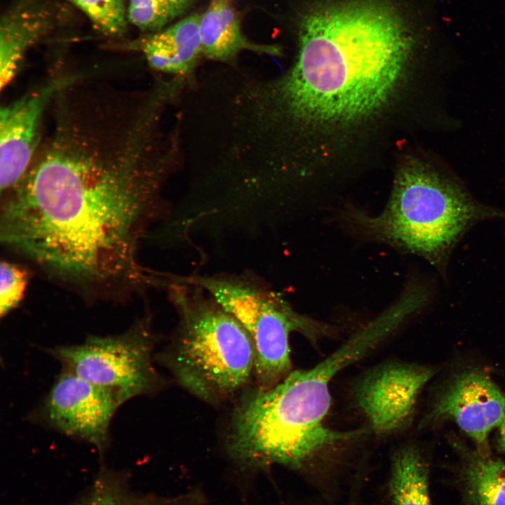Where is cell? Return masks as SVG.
Segmentation results:
<instances>
[{
	"instance_id": "obj_1",
	"label": "cell",
	"mask_w": 505,
	"mask_h": 505,
	"mask_svg": "<svg viewBox=\"0 0 505 505\" xmlns=\"http://www.w3.org/2000/svg\"><path fill=\"white\" fill-rule=\"evenodd\" d=\"M6 195V246L79 286L154 283L137 248L176 159L146 120L103 108L53 117L50 135Z\"/></svg>"
},
{
	"instance_id": "obj_2",
	"label": "cell",
	"mask_w": 505,
	"mask_h": 505,
	"mask_svg": "<svg viewBox=\"0 0 505 505\" xmlns=\"http://www.w3.org/2000/svg\"><path fill=\"white\" fill-rule=\"evenodd\" d=\"M412 38L390 8L354 1L305 15L292 67L283 77L239 88L248 130L270 142L288 126L347 123L378 111L404 72Z\"/></svg>"
},
{
	"instance_id": "obj_3",
	"label": "cell",
	"mask_w": 505,
	"mask_h": 505,
	"mask_svg": "<svg viewBox=\"0 0 505 505\" xmlns=\"http://www.w3.org/2000/svg\"><path fill=\"white\" fill-rule=\"evenodd\" d=\"M393 332L389 318L378 315L315 366L292 371L270 389H257L233 416L232 433L240 452L259 466L297 467L328 449L369 434L365 426L339 431L325 424L331 383Z\"/></svg>"
},
{
	"instance_id": "obj_4",
	"label": "cell",
	"mask_w": 505,
	"mask_h": 505,
	"mask_svg": "<svg viewBox=\"0 0 505 505\" xmlns=\"http://www.w3.org/2000/svg\"><path fill=\"white\" fill-rule=\"evenodd\" d=\"M365 236L422 257L445 274L457 243L475 223L505 218V211L475 201L455 181L422 163H408L398 172L381 213H347Z\"/></svg>"
},
{
	"instance_id": "obj_5",
	"label": "cell",
	"mask_w": 505,
	"mask_h": 505,
	"mask_svg": "<svg viewBox=\"0 0 505 505\" xmlns=\"http://www.w3.org/2000/svg\"><path fill=\"white\" fill-rule=\"evenodd\" d=\"M163 281L179 316L166 359L179 383L209 402L245 387L255 375V350L245 328L202 288L171 276Z\"/></svg>"
},
{
	"instance_id": "obj_6",
	"label": "cell",
	"mask_w": 505,
	"mask_h": 505,
	"mask_svg": "<svg viewBox=\"0 0 505 505\" xmlns=\"http://www.w3.org/2000/svg\"><path fill=\"white\" fill-rule=\"evenodd\" d=\"M207 291L245 328L255 350V376L259 389H268L292 372L291 333L311 342L332 332V327L296 311L280 294L243 275L173 276Z\"/></svg>"
},
{
	"instance_id": "obj_7",
	"label": "cell",
	"mask_w": 505,
	"mask_h": 505,
	"mask_svg": "<svg viewBox=\"0 0 505 505\" xmlns=\"http://www.w3.org/2000/svg\"><path fill=\"white\" fill-rule=\"evenodd\" d=\"M153 346L152 332L144 320L121 334L90 336L78 344L50 348L48 353L62 370L104 390L121 405L158 386Z\"/></svg>"
},
{
	"instance_id": "obj_8",
	"label": "cell",
	"mask_w": 505,
	"mask_h": 505,
	"mask_svg": "<svg viewBox=\"0 0 505 505\" xmlns=\"http://www.w3.org/2000/svg\"><path fill=\"white\" fill-rule=\"evenodd\" d=\"M434 374L430 366L391 361L359 377L353 388L354 403L370 433L389 436L406 429L422 389Z\"/></svg>"
},
{
	"instance_id": "obj_9",
	"label": "cell",
	"mask_w": 505,
	"mask_h": 505,
	"mask_svg": "<svg viewBox=\"0 0 505 505\" xmlns=\"http://www.w3.org/2000/svg\"><path fill=\"white\" fill-rule=\"evenodd\" d=\"M120 405L104 390L62 370L34 411V420L99 450L109 440V427Z\"/></svg>"
},
{
	"instance_id": "obj_10",
	"label": "cell",
	"mask_w": 505,
	"mask_h": 505,
	"mask_svg": "<svg viewBox=\"0 0 505 505\" xmlns=\"http://www.w3.org/2000/svg\"><path fill=\"white\" fill-rule=\"evenodd\" d=\"M505 419V396L484 371L467 369L456 373L436 395L423 421H452L488 454V437Z\"/></svg>"
},
{
	"instance_id": "obj_11",
	"label": "cell",
	"mask_w": 505,
	"mask_h": 505,
	"mask_svg": "<svg viewBox=\"0 0 505 505\" xmlns=\"http://www.w3.org/2000/svg\"><path fill=\"white\" fill-rule=\"evenodd\" d=\"M79 75H61L2 107L0 111V189L6 194L24 177L40 147L45 112L58 93Z\"/></svg>"
},
{
	"instance_id": "obj_12",
	"label": "cell",
	"mask_w": 505,
	"mask_h": 505,
	"mask_svg": "<svg viewBox=\"0 0 505 505\" xmlns=\"http://www.w3.org/2000/svg\"><path fill=\"white\" fill-rule=\"evenodd\" d=\"M56 13L47 0H15L0 25V88L15 77L27 50L56 25Z\"/></svg>"
},
{
	"instance_id": "obj_13",
	"label": "cell",
	"mask_w": 505,
	"mask_h": 505,
	"mask_svg": "<svg viewBox=\"0 0 505 505\" xmlns=\"http://www.w3.org/2000/svg\"><path fill=\"white\" fill-rule=\"evenodd\" d=\"M199 20V15H189L166 29L144 35L132 46L157 72L194 85L196 68L203 55Z\"/></svg>"
},
{
	"instance_id": "obj_14",
	"label": "cell",
	"mask_w": 505,
	"mask_h": 505,
	"mask_svg": "<svg viewBox=\"0 0 505 505\" xmlns=\"http://www.w3.org/2000/svg\"><path fill=\"white\" fill-rule=\"evenodd\" d=\"M199 31L203 56L231 64L240 53L276 55V46L254 43L243 34L241 22L231 0H210L200 15Z\"/></svg>"
},
{
	"instance_id": "obj_15",
	"label": "cell",
	"mask_w": 505,
	"mask_h": 505,
	"mask_svg": "<svg viewBox=\"0 0 505 505\" xmlns=\"http://www.w3.org/2000/svg\"><path fill=\"white\" fill-rule=\"evenodd\" d=\"M462 480L466 505H505V463L477 450L461 447Z\"/></svg>"
},
{
	"instance_id": "obj_16",
	"label": "cell",
	"mask_w": 505,
	"mask_h": 505,
	"mask_svg": "<svg viewBox=\"0 0 505 505\" xmlns=\"http://www.w3.org/2000/svg\"><path fill=\"white\" fill-rule=\"evenodd\" d=\"M390 488L393 505H431L429 469L419 450L406 445L396 452Z\"/></svg>"
},
{
	"instance_id": "obj_17",
	"label": "cell",
	"mask_w": 505,
	"mask_h": 505,
	"mask_svg": "<svg viewBox=\"0 0 505 505\" xmlns=\"http://www.w3.org/2000/svg\"><path fill=\"white\" fill-rule=\"evenodd\" d=\"M195 0H128V22L144 32H156L182 15Z\"/></svg>"
},
{
	"instance_id": "obj_18",
	"label": "cell",
	"mask_w": 505,
	"mask_h": 505,
	"mask_svg": "<svg viewBox=\"0 0 505 505\" xmlns=\"http://www.w3.org/2000/svg\"><path fill=\"white\" fill-rule=\"evenodd\" d=\"M80 9L97 29L109 36L125 33L128 22L123 0H69Z\"/></svg>"
},
{
	"instance_id": "obj_19",
	"label": "cell",
	"mask_w": 505,
	"mask_h": 505,
	"mask_svg": "<svg viewBox=\"0 0 505 505\" xmlns=\"http://www.w3.org/2000/svg\"><path fill=\"white\" fill-rule=\"evenodd\" d=\"M0 314L7 316L22 302L29 279L23 266L7 260L1 262Z\"/></svg>"
},
{
	"instance_id": "obj_20",
	"label": "cell",
	"mask_w": 505,
	"mask_h": 505,
	"mask_svg": "<svg viewBox=\"0 0 505 505\" xmlns=\"http://www.w3.org/2000/svg\"><path fill=\"white\" fill-rule=\"evenodd\" d=\"M79 505H134L121 490L105 480L96 482Z\"/></svg>"
},
{
	"instance_id": "obj_21",
	"label": "cell",
	"mask_w": 505,
	"mask_h": 505,
	"mask_svg": "<svg viewBox=\"0 0 505 505\" xmlns=\"http://www.w3.org/2000/svg\"><path fill=\"white\" fill-rule=\"evenodd\" d=\"M497 444L499 449L505 453V419L498 428Z\"/></svg>"
}]
</instances>
